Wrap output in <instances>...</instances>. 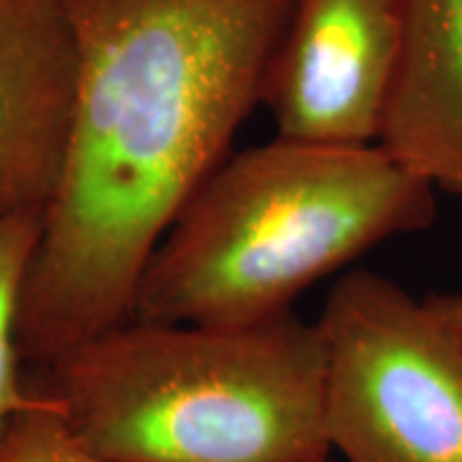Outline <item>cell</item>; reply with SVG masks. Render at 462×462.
<instances>
[{"mask_svg": "<svg viewBox=\"0 0 462 462\" xmlns=\"http://www.w3.org/2000/svg\"><path fill=\"white\" fill-rule=\"evenodd\" d=\"M39 231V212L0 206V435L28 398L20 371L22 357L17 351L15 326L22 287Z\"/></svg>", "mask_w": 462, "mask_h": 462, "instance_id": "obj_8", "label": "cell"}, {"mask_svg": "<svg viewBox=\"0 0 462 462\" xmlns=\"http://www.w3.org/2000/svg\"><path fill=\"white\" fill-rule=\"evenodd\" d=\"M439 309L448 315V319L454 323L462 338V291H448V293H432Z\"/></svg>", "mask_w": 462, "mask_h": 462, "instance_id": "obj_10", "label": "cell"}, {"mask_svg": "<svg viewBox=\"0 0 462 462\" xmlns=\"http://www.w3.org/2000/svg\"><path fill=\"white\" fill-rule=\"evenodd\" d=\"M402 43V0H296L262 106L276 137L373 146Z\"/></svg>", "mask_w": 462, "mask_h": 462, "instance_id": "obj_5", "label": "cell"}, {"mask_svg": "<svg viewBox=\"0 0 462 462\" xmlns=\"http://www.w3.org/2000/svg\"><path fill=\"white\" fill-rule=\"evenodd\" d=\"M377 143L462 195V0H402V43Z\"/></svg>", "mask_w": 462, "mask_h": 462, "instance_id": "obj_7", "label": "cell"}, {"mask_svg": "<svg viewBox=\"0 0 462 462\" xmlns=\"http://www.w3.org/2000/svg\"><path fill=\"white\" fill-rule=\"evenodd\" d=\"M317 326L332 449L346 462H462V338L432 296L351 270Z\"/></svg>", "mask_w": 462, "mask_h": 462, "instance_id": "obj_4", "label": "cell"}, {"mask_svg": "<svg viewBox=\"0 0 462 462\" xmlns=\"http://www.w3.org/2000/svg\"><path fill=\"white\" fill-rule=\"evenodd\" d=\"M79 73L17 306L42 371L135 319L150 257L262 106L296 0H60Z\"/></svg>", "mask_w": 462, "mask_h": 462, "instance_id": "obj_1", "label": "cell"}, {"mask_svg": "<svg viewBox=\"0 0 462 462\" xmlns=\"http://www.w3.org/2000/svg\"><path fill=\"white\" fill-rule=\"evenodd\" d=\"M437 189L373 146L274 137L229 154L150 257L135 319L236 328L293 310L381 242L429 229Z\"/></svg>", "mask_w": 462, "mask_h": 462, "instance_id": "obj_2", "label": "cell"}, {"mask_svg": "<svg viewBox=\"0 0 462 462\" xmlns=\"http://www.w3.org/2000/svg\"><path fill=\"white\" fill-rule=\"evenodd\" d=\"M79 56L60 0H0V206L42 212L69 140Z\"/></svg>", "mask_w": 462, "mask_h": 462, "instance_id": "obj_6", "label": "cell"}, {"mask_svg": "<svg viewBox=\"0 0 462 462\" xmlns=\"http://www.w3.org/2000/svg\"><path fill=\"white\" fill-rule=\"evenodd\" d=\"M28 390V388H26ZM0 462H116L86 446L48 398L28 390L26 402L0 435Z\"/></svg>", "mask_w": 462, "mask_h": 462, "instance_id": "obj_9", "label": "cell"}, {"mask_svg": "<svg viewBox=\"0 0 462 462\" xmlns=\"http://www.w3.org/2000/svg\"><path fill=\"white\" fill-rule=\"evenodd\" d=\"M24 385L116 462H317L332 452L326 345L317 321L293 310L236 328L131 319Z\"/></svg>", "mask_w": 462, "mask_h": 462, "instance_id": "obj_3", "label": "cell"}, {"mask_svg": "<svg viewBox=\"0 0 462 462\" xmlns=\"http://www.w3.org/2000/svg\"><path fill=\"white\" fill-rule=\"evenodd\" d=\"M317 462H330V460H328V458H326V460H317Z\"/></svg>", "mask_w": 462, "mask_h": 462, "instance_id": "obj_11", "label": "cell"}]
</instances>
